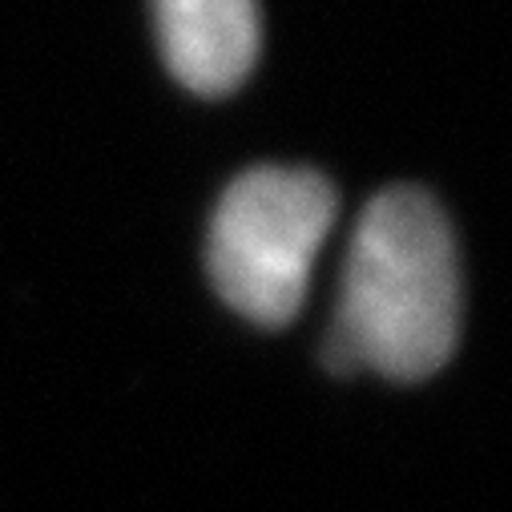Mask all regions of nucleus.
I'll use <instances>...</instances> for the list:
<instances>
[{
	"instance_id": "1",
	"label": "nucleus",
	"mask_w": 512,
	"mask_h": 512,
	"mask_svg": "<svg viewBox=\"0 0 512 512\" xmlns=\"http://www.w3.org/2000/svg\"><path fill=\"white\" fill-rule=\"evenodd\" d=\"M460 339V263L452 226L416 186H392L367 202L343 267L323 359L331 371H379L424 379Z\"/></svg>"
},
{
	"instance_id": "2",
	"label": "nucleus",
	"mask_w": 512,
	"mask_h": 512,
	"mask_svg": "<svg viewBox=\"0 0 512 512\" xmlns=\"http://www.w3.org/2000/svg\"><path fill=\"white\" fill-rule=\"evenodd\" d=\"M335 210L339 198L323 174L283 166L242 174L210 222L206 263L214 291L250 323H291Z\"/></svg>"
},
{
	"instance_id": "3",
	"label": "nucleus",
	"mask_w": 512,
	"mask_h": 512,
	"mask_svg": "<svg viewBox=\"0 0 512 512\" xmlns=\"http://www.w3.org/2000/svg\"><path fill=\"white\" fill-rule=\"evenodd\" d=\"M154 21L170 73L202 97L238 89L259 57V0H154Z\"/></svg>"
}]
</instances>
